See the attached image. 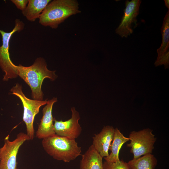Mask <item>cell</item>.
Masks as SVG:
<instances>
[{
	"label": "cell",
	"instance_id": "cell-1",
	"mask_svg": "<svg viewBox=\"0 0 169 169\" xmlns=\"http://www.w3.org/2000/svg\"><path fill=\"white\" fill-rule=\"evenodd\" d=\"M15 67L16 74L29 86L32 90V97L35 100H42L43 99L41 86L44 79L48 78L54 80L57 78L55 71L48 69L45 60L41 57L37 58L30 66L15 65Z\"/></svg>",
	"mask_w": 169,
	"mask_h": 169
},
{
	"label": "cell",
	"instance_id": "cell-2",
	"mask_svg": "<svg viewBox=\"0 0 169 169\" xmlns=\"http://www.w3.org/2000/svg\"><path fill=\"white\" fill-rule=\"evenodd\" d=\"M75 0H54L46 6L39 18L42 25L56 29L71 16L81 12Z\"/></svg>",
	"mask_w": 169,
	"mask_h": 169
},
{
	"label": "cell",
	"instance_id": "cell-3",
	"mask_svg": "<svg viewBox=\"0 0 169 169\" xmlns=\"http://www.w3.org/2000/svg\"><path fill=\"white\" fill-rule=\"evenodd\" d=\"M43 147L55 159L69 162L81 155V148L75 139L55 135L44 139Z\"/></svg>",
	"mask_w": 169,
	"mask_h": 169
},
{
	"label": "cell",
	"instance_id": "cell-4",
	"mask_svg": "<svg viewBox=\"0 0 169 169\" xmlns=\"http://www.w3.org/2000/svg\"><path fill=\"white\" fill-rule=\"evenodd\" d=\"M12 94L18 97L21 100L23 108V120L26 126L27 134L30 140L34 137L33 122L35 116L40 108L47 104L48 101L31 100L27 98L23 92L22 87L17 84L11 90Z\"/></svg>",
	"mask_w": 169,
	"mask_h": 169
},
{
	"label": "cell",
	"instance_id": "cell-5",
	"mask_svg": "<svg viewBox=\"0 0 169 169\" xmlns=\"http://www.w3.org/2000/svg\"><path fill=\"white\" fill-rule=\"evenodd\" d=\"M152 131L146 128L130 133L128 137L130 142L127 146L131 147L130 152L133 155V159L152 153L156 139Z\"/></svg>",
	"mask_w": 169,
	"mask_h": 169
},
{
	"label": "cell",
	"instance_id": "cell-6",
	"mask_svg": "<svg viewBox=\"0 0 169 169\" xmlns=\"http://www.w3.org/2000/svg\"><path fill=\"white\" fill-rule=\"evenodd\" d=\"M24 23L20 19H16L14 27L11 32H6L0 29V33L2 38V45L0 46V66L5 72L3 79L16 77L15 65L11 60L9 53V43L12 35L16 32H19L24 28Z\"/></svg>",
	"mask_w": 169,
	"mask_h": 169
},
{
	"label": "cell",
	"instance_id": "cell-7",
	"mask_svg": "<svg viewBox=\"0 0 169 169\" xmlns=\"http://www.w3.org/2000/svg\"><path fill=\"white\" fill-rule=\"evenodd\" d=\"M9 135L4 139V144L0 148V169H18L17 158L20 146L30 140L26 134L20 132L14 140L10 141Z\"/></svg>",
	"mask_w": 169,
	"mask_h": 169
},
{
	"label": "cell",
	"instance_id": "cell-8",
	"mask_svg": "<svg viewBox=\"0 0 169 169\" xmlns=\"http://www.w3.org/2000/svg\"><path fill=\"white\" fill-rule=\"evenodd\" d=\"M140 0H132L125 1V8L121 21L115 30L116 33L121 37L127 38L132 34L133 27L137 25L136 17L139 14Z\"/></svg>",
	"mask_w": 169,
	"mask_h": 169
},
{
	"label": "cell",
	"instance_id": "cell-9",
	"mask_svg": "<svg viewBox=\"0 0 169 169\" xmlns=\"http://www.w3.org/2000/svg\"><path fill=\"white\" fill-rule=\"evenodd\" d=\"M71 110L72 116L68 120L58 121L54 119V129L56 135L75 139L80 136L82 131L81 127L79 123L80 117L74 107H72Z\"/></svg>",
	"mask_w": 169,
	"mask_h": 169
},
{
	"label": "cell",
	"instance_id": "cell-10",
	"mask_svg": "<svg viewBox=\"0 0 169 169\" xmlns=\"http://www.w3.org/2000/svg\"><path fill=\"white\" fill-rule=\"evenodd\" d=\"M57 101V98L54 97L48 101L47 105L43 109V116L36 134L37 138L43 139L55 135L52 110L54 104Z\"/></svg>",
	"mask_w": 169,
	"mask_h": 169
},
{
	"label": "cell",
	"instance_id": "cell-11",
	"mask_svg": "<svg viewBox=\"0 0 169 169\" xmlns=\"http://www.w3.org/2000/svg\"><path fill=\"white\" fill-rule=\"evenodd\" d=\"M162 40L160 47L157 50V57L154 64L156 67L162 64L168 68L169 64V10L163 20L161 28Z\"/></svg>",
	"mask_w": 169,
	"mask_h": 169
},
{
	"label": "cell",
	"instance_id": "cell-12",
	"mask_svg": "<svg viewBox=\"0 0 169 169\" xmlns=\"http://www.w3.org/2000/svg\"><path fill=\"white\" fill-rule=\"evenodd\" d=\"M115 129L112 126H105L98 134L93 137L92 145L102 157L109 155L108 151L112 141Z\"/></svg>",
	"mask_w": 169,
	"mask_h": 169
},
{
	"label": "cell",
	"instance_id": "cell-13",
	"mask_svg": "<svg viewBox=\"0 0 169 169\" xmlns=\"http://www.w3.org/2000/svg\"><path fill=\"white\" fill-rule=\"evenodd\" d=\"M102 158L92 145L82 155L79 169H104Z\"/></svg>",
	"mask_w": 169,
	"mask_h": 169
},
{
	"label": "cell",
	"instance_id": "cell-14",
	"mask_svg": "<svg viewBox=\"0 0 169 169\" xmlns=\"http://www.w3.org/2000/svg\"><path fill=\"white\" fill-rule=\"evenodd\" d=\"M50 0H29L25 9L22 11L23 15L27 20L34 22L39 18Z\"/></svg>",
	"mask_w": 169,
	"mask_h": 169
},
{
	"label": "cell",
	"instance_id": "cell-15",
	"mask_svg": "<svg viewBox=\"0 0 169 169\" xmlns=\"http://www.w3.org/2000/svg\"><path fill=\"white\" fill-rule=\"evenodd\" d=\"M129 140V138L125 137L117 128L115 129L112 142L109 149L111 152L108 156L104 157L105 161L114 162L119 160V151L123 144Z\"/></svg>",
	"mask_w": 169,
	"mask_h": 169
},
{
	"label": "cell",
	"instance_id": "cell-16",
	"mask_svg": "<svg viewBox=\"0 0 169 169\" xmlns=\"http://www.w3.org/2000/svg\"><path fill=\"white\" fill-rule=\"evenodd\" d=\"M157 160L151 154L143 155L136 159H132L127 163L130 169H154Z\"/></svg>",
	"mask_w": 169,
	"mask_h": 169
},
{
	"label": "cell",
	"instance_id": "cell-17",
	"mask_svg": "<svg viewBox=\"0 0 169 169\" xmlns=\"http://www.w3.org/2000/svg\"><path fill=\"white\" fill-rule=\"evenodd\" d=\"M104 169H130L127 163L120 160L114 162H109L106 161L103 163Z\"/></svg>",
	"mask_w": 169,
	"mask_h": 169
},
{
	"label": "cell",
	"instance_id": "cell-18",
	"mask_svg": "<svg viewBox=\"0 0 169 169\" xmlns=\"http://www.w3.org/2000/svg\"><path fill=\"white\" fill-rule=\"evenodd\" d=\"M11 1L22 11L25 9L28 2V0H11Z\"/></svg>",
	"mask_w": 169,
	"mask_h": 169
},
{
	"label": "cell",
	"instance_id": "cell-19",
	"mask_svg": "<svg viewBox=\"0 0 169 169\" xmlns=\"http://www.w3.org/2000/svg\"><path fill=\"white\" fill-rule=\"evenodd\" d=\"M165 4L166 7L169 9V1L168 0H164Z\"/></svg>",
	"mask_w": 169,
	"mask_h": 169
},
{
	"label": "cell",
	"instance_id": "cell-20",
	"mask_svg": "<svg viewBox=\"0 0 169 169\" xmlns=\"http://www.w3.org/2000/svg\"></svg>",
	"mask_w": 169,
	"mask_h": 169
}]
</instances>
